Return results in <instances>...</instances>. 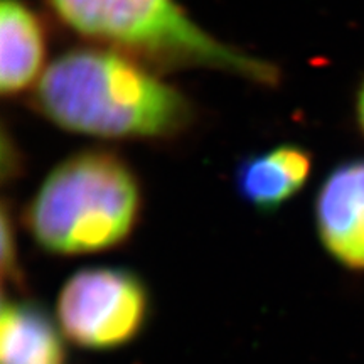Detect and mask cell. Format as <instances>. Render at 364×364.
Wrapping results in <instances>:
<instances>
[{
	"mask_svg": "<svg viewBox=\"0 0 364 364\" xmlns=\"http://www.w3.org/2000/svg\"><path fill=\"white\" fill-rule=\"evenodd\" d=\"M56 309L68 341L90 351H108L142 331L149 294L144 282L124 268H86L68 279Z\"/></svg>",
	"mask_w": 364,
	"mask_h": 364,
	"instance_id": "277c9868",
	"label": "cell"
},
{
	"mask_svg": "<svg viewBox=\"0 0 364 364\" xmlns=\"http://www.w3.org/2000/svg\"><path fill=\"white\" fill-rule=\"evenodd\" d=\"M48 34L39 14L24 0L0 2V91L17 97L43 78Z\"/></svg>",
	"mask_w": 364,
	"mask_h": 364,
	"instance_id": "8992f818",
	"label": "cell"
},
{
	"mask_svg": "<svg viewBox=\"0 0 364 364\" xmlns=\"http://www.w3.org/2000/svg\"><path fill=\"white\" fill-rule=\"evenodd\" d=\"M48 2L75 34L140 59L156 70L206 68L262 86L280 83L279 68L209 34L177 0Z\"/></svg>",
	"mask_w": 364,
	"mask_h": 364,
	"instance_id": "7a4b0ae2",
	"label": "cell"
},
{
	"mask_svg": "<svg viewBox=\"0 0 364 364\" xmlns=\"http://www.w3.org/2000/svg\"><path fill=\"white\" fill-rule=\"evenodd\" d=\"M356 115H358V124L361 127L363 134H364V83L361 85L358 93V100H356Z\"/></svg>",
	"mask_w": 364,
	"mask_h": 364,
	"instance_id": "30bf717a",
	"label": "cell"
},
{
	"mask_svg": "<svg viewBox=\"0 0 364 364\" xmlns=\"http://www.w3.org/2000/svg\"><path fill=\"white\" fill-rule=\"evenodd\" d=\"M33 105L59 129L105 140H166L194 120L191 100L156 68L103 46L54 59Z\"/></svg>",
	"mask_w": 364,
	"mask_h": 364,
	"instance_id": "6da1fadb",
	"label": "cell"
},
{
	"mask_svg": "<svg viewBox=\"0 0 364 364\" xmlns=\"http://www.w3.org/2000/svg\"><path fill=\"white\" fill-rule=\"evenodd\" d=\"M312 156L297 144H282L267 152L245 157L235 172L236 189L243 201L258 211L272 213L307 184Z\"/></svg>",
	"mask_w": 364,
	"mask_h": 364,
	"instance_id": "52a82bcc",
	"label": "cell"
},
{
	"mask_svg": "<svg viewBox=\"0 0 364 364\" xmlns=\"http://www.w3.org/2000/svg\"><path fill=\"white\" fill-rule=\"evenodd\" d=\"M316 226L329 255L364 270V159L329 172L316 198Z\"/></svg>",
	"mask_w": 364,
	"mask_h": 364,
	"instance_id": "5b68a950",
	"label": "cell"
},
{
	"mask_svg": "<svg viewBox=\"0 0 364 364\" xmlns=\"http://www.w3.org/2000/svg\"><path fill=\"white\" fill-rule=\"evenodd\" d=\"M142 188L130 164L112 150L73 154L41 182L26 209L36 243L61 257L107 252L134 233Z\"/></svg>",
	"mask_w": 364,
	"mask_h": 364,
	"instance_id": "3957f363",
	"label": "cell"
},
{
	"mask_svg": "<svg viewBox=\"0 0 364 364\" xmlns=\"http://www.w3.org/2000/svg\"><path fill=\"white\" fill-rule=\"evenodd\" d=\"M63 356V343L51 318L31 304L4 300L2 364H61Z\"/></svg>",
	"mask_w": 364,
	"mask_h": 364,
	"instance_id": "ba28073f",
	"label": "cell"
},
{
	"mask_svg": "<svg viewBox=\"0 0 364 364\" xmlns=\"http://www.w3.org/2000/svg\"><path fill=\"white\" fill-rule=\"evenodd\" d=\"M2 270L4 275L7 273H12V277H16V253H14V248H16V241H14V231L11 225V218H9L7 208H4L2 213Z\"/></svg>",
	"mask_w": 364,
	"mask_h": 364,
	"instance_id": "9c48e42d",
	"label": "cell"
}]
</instances>
